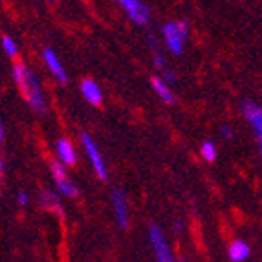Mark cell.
<instances>
[{
	"label": "cell",
	"instance_id": "obj_9",
	"mask_svg": "<svg viewBox=\"0 0 262 262\" xmlns=\"http://www.w3.org/2000/svg\"><path fill=\"white\" fill-rule=\"evenodd\" d=\"M42 61H44L48 72L52 74V77L55 79L57 83L66 84L68 81H70L64 64L61 62V59H59V55H57V52L53 48H44L42 50Z\"/></svg>",
	"mask_w": 262,
	"mask_h": 262
},
{
	"label": "cell",
	"instance_id": "obj_14",
	"mask_svg": "<svg viewBox=\"0 0 262 262\" xmlns=\"http://www.w3.org/2000/svg\"><path fill=\"white\" fill-rule=\"evenodd\" d=\"M227 255L233 262H242L249 257V246L244 241H233L227 249Z\"/></svg>",
	"mask_w": 262,
	"mask_h": 262
},
{
	"label": "cell",
	"instance_id": "obj_5",
	"mask_svg": "<svg viewBox=\"0 0 262 262\" xmlns=\"http://www.w3.org/2000/svg\"><path fill=\"white\" fill-rule=\"evenodd\" d=\"M114 2L136 26H147L150 22V9L143 0H114Z\"/></svg>",
	"mask_w": 262,
	"mask_h": 262
},
{
	"label": "cell",
	"instance_id": "obj_4",
	"mask_svg": "<svg viewBox=\"0 0 262 262\" xmlns=\"http://www.w3.org/2000/svg\"><path fill=\"white\" fill-rule=\"evenodd\" d=\"M50 174H52L53 184L59 194L66 198H77L79 196V187L74 184V180L70 178V174L66 172V167L62 165L59 160H52L50 162Z\"/></svg>",
	"mask_w": 262,
	"mask_h": 262
},
{
	"label": "cell",
	"instance_id": "obj_2",
	"mask_svg": "<svg viewBox=\"0 0 262 262\" xmlns=\"http://www.w3.org/2000/svg\"><path fill=\"white\" fill-rule=\"evenodd\" d=\"M162 37L172 55H182L189 39V24L185 20H169L163 24Z\"/></svg>",
	"mask_w": 262,
	"mask_h": 262
},
{
	"label": "cell",
	"instance_id": "obj_10",
	"mask_svg": "<svg viewBox=\"0 0 262 262\" xmlns=\"http://www.w3.org/2000/svg\"><path fill=\"white\" fill-rule=\"evenodd\" d=\"M55 156L66 169L74 167L77 163V150H75L74 141L68 140V138H59L55 141Z\"/></svg>",
	"mask_w": 262,
	"mask_h": 262
},
{
	"label": "cell",
	"instance_id": "obj_22",
	"mask_svg": "<svg viewBox=\"0 0 262 262\" xmlns=\"http://www.w3.org/2000/svg\"><path fill=\"white\" fill-rule=\"evenodd\" d=\"M178 262H187V260H184V258H182V260H178Z\"/></svg>",
	"mask_w": 262,
	"mask_h": 262
},
{
	"label": "cell",
	"instance_id": "obj_23",
	"mask_svg": "<svg viewBox=\"0 0 262 262\" xmlns=\"http://www.w3.org/2000/svg\"><path fill=\"white\" fill-rule=\"evenodd\" d=\"M48 2H53V0H48Z\"/></svg>",
	"mask_w": 262,
	"mask_h": 262
},
{
	"label": "cell",
	"instance_id": "obj_11",
	"mask_svg": "<svg viewBox=\"0 0 262 262\" xmlns=\"http://www.w3.org/2000/svg\"><path fill=\"white\" fill-rule=\"evenodd\" d=\"M79 90H81V96L84 97V101H86L88 105L92 106L103 105L105 96H103V90H101V86L94 79H83L81 84H79Z\"/></svg>",
	"mask_w": 262,
	"mask_h": 262
},
{
	"label": "cell",
	"instance_id": "obj_12",
	"mask_svg": "<svg viewBox=\"0 0 262 262\" xmlns=\"http://www.w3.org/2000/svg\"><path fill=\"white\" fill-rule=\"evenodd\" d=\"M150 86H152L154 94L165 103V105H174L176 103V94L172 90V84H169L162 75H154L150 79Z\"/></svg>",
	"mask_w": 262,
	"mask_h": 262
},
{
	"label": "cell",
	"instance_id": "obj_18",
	"mask_svg": "<svg viewBox=\"0 0 262 262\" xmlns=\"http://www.w3.org/2000/svg\"><path fill=\"white\" fill-rule=\"evenodd\" d=\"M17 204L20 207H28L30 206V194L26 191H18L17 192Z\"/></svg>",
	"mask_w": 262,
	"mask_h": 262
},
{
	"label": "cell",
	"instance_id": "obj_8",
	"mask_svg": "<svg viewBox=\"0 0 262 262\" xmlns=\"http://www.w3.org/2000/svg\"><path fill=\"white\" fill-rule=\"evenodd\" d=\"M149 238H150V246L154 249V257L158 262H174V257L170 253L169 242H167L165 235L156 224H152L149 229Z\"/></svg>",
	"mask_w": 262,
	"mask_h": 262
},
{
	"label": "cell",
	"instance_id": "obj_13",
	"mask_svg": "<svg viewBox=\"0 0 262 262\" xmlns=\"http://www.w3.org/2000/svg\"><path fill=\"white\" fill-rule=\"evenodd\" d=\"M39 204L42 209L50 211V213H57L59 216L62 214L61 200H59V194H55L50 189H40L39 192Z\"/></svg>",
	"mask_w": 262,
	"mask_h": 262
},
{
	"label": "cell",
	"instance_id": "obj_6",
	"mask_svg": "<svg viewBox=\"0 0 262 262\" xmlns=\"http://www.w3.org/2000/svg\"><path fill=\"white\" fill-rule=\"evenodd\" d=\"M241 112L244 116V119L249 123V127L253 130L255 141L258 145V152L262 156V108L255 103V101H242L241 105Z\"/></svg>",
	"mask_w": 262,
	"mask_h": 262
},
{
	"label": "cell",
	"instance_id": "obj_1",
	"mask_svg": "<svg viewBox=\"0 0 262 262\" xmlns=\"http://www.w3.org/2000/svg\"><path fill=\"white\" fill-rule=\"evenodd\" d=\"M11 77H13V83L17 86L20 97L26 101V105L30 106L31 112L37 114V116H44L46 110H48L46 97H44L39 79L31 72L30 66L22 61H13V64H11Z\"/></svg>",
	"mask_w": 262,
	"mask_h": 262
},
{
	"label": "cell",
	"instance_id": "obj_3",
	"mask_svg": "<svg viewBox=\"0 0 262 262\" xmlns=\"http://www.w3.org/2000/svg\"><path fill=\"white\" fill-rule=\"evenodd\" d=\"M79 141H81V147H83L88 163H90V167L94 169V174H96L101 182H105V180L108 178V167H106V162H105V158H103L99 145L96 143V140H94L88 132H81V134H79Z\"/></svg>",
	"mask_w": 262,
	"mask_h": 262
},
{
	"label": "cell",
	"instance_id": "obj_19",
	"mask_svg": "<svg viewBox=\"0 0 262 262\" xmlns=\"http://www.w3.org/2000/svg\"><path fill=\"white\" fill-rule=\"evenodd\" d=\"M220 136H222L226 141H231L233 138H235V132H233V128L229 127V125H222V127H220Z\"/></svg>",
	"mask_w": 262,
	"mask_h": 262
},
{
	"label": "cell",
	"instance_id": "obj_15",
	"mask_svg": "<svg viewBox=\"0 0 262 262\" xmlns=\"http://www.w3.org/2000/svg\"><path fill=\"white\" fill-rule=\"evenodd\" d=\"M200 156L206 160L207 163H213L216 158H219V147L213 143V141H204V143L200 145Z\"/></svg>",
	"mask_w": 262,
	"mask_h": 262
},
{
	"label": "cell",
	"instance_id": "obj_20",
	"mask_svg": "<svg viewBox=\"0 0 262 262\" xmlns=\"http://www.w3.org/2000/svg\"><path fill=\"white\" fill-rule=\"evenodd\" d=\"M4 140H6V125H4V121L0 123V141L4 143Z\"/></svg>",
	"mask_w": 262,
	"mask_h": 262
},
{
	"label": "cell",
	"instance_id": "obj_16",
	"mask_svg": "<svg viewBox=\"0 0 262 262\" xmlns=\"http://www.w3.org/2000/svg\"><path fill=\"white\" fill-rule=\"evenodd\" d=\"M149 44H150V52H152V61H154V66L158 68V72H165L167 70V64H165V59H163L162 52H160V48H158L156 40H154V37H149Z\"/></svg>",
	"mask_w": 262,
	"mask_h": 262
},
{
	"label": "cell",
	"instance_id": "obj_7",
	"mask_svg": "<svg viewBox=\"0 0 262 262\" xmlns=\"http://www.w3.org/2000/svg\"><path fill=\"white\" fill-rule=\"evenodd\" d=\"M110 200H112L114 219L118 222L119 229L127 231L128 227H130V209H128L127 194L121 189H114L112 194H110Z\"/></svg>",
	"mask_w": 262,
	"mask_h": 262
},
{
	"label": "cell",
	"instance_id": "obj_21",
	"mask_svg": "<svg viewBox=\"0 0 262 262\" xmlns=\"http://www.w3.org/2000/svg\"><path fill=\"white\" fill-rule=\"evenodd\" d=\"M174 231L176 233L182 231V222H180V220H176V222H174Z\"/></svg>",
	"mask_w": 262,
	"mask_h": 262
},
{
	"label": "cell",
	"instance_id": "obj_17",
	"mask_svg": "<svg viewBox=\"0 0 262 262\" xmlns=\"http://www.w3.org/2000/svg\"><path fill=\"white\" fill-rule=\"evenodd\" d=\"M2 50H4V53L11 59V61H17L18 46L11 35H2Z\"/></svg>",
	"mask_w": 262,
	"mask_h": 262
}]
</instances>
